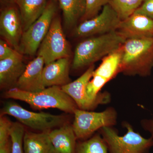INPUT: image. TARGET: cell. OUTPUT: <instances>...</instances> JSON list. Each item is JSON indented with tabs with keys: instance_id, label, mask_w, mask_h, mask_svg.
Here are the masks:
<instances>
[{
	"instance_id": "29",
	"label": "cell",
	"mask_w": 153,
	"mask_h": 153,
	"mask_svg": "<svg viewBox=\"0 0 153 153\" xmlns=\"http://www.w3.org/2000/svg\"><path fill=\"white\" fill-rule=\"evenodd\" d=\"M4 2L8 3V4H16L17 0H1Z\"/></svg>"
},
{
	"instance_id": "28",
	"label": "cell",
	"mask_w": 153,
	"mask_h": 153,
	"mask_svg": "<svg viewBox=\"0 0 153 153\" xmlns=\"http://www.w3.org/2000/svg\"><path fill=\"white\" fill-rule=\"evenodd\" d=\"M12 143L11 139L0 143V153H11Z\"/></svg>"
},
{
	"instance_id": "20",
	"label": "cell",
	"mask_w": 153,
	"mask_h": 153,
	"mask_svg": "<svg viewBox=\"0 0 153 153\" xmlns=\"http://www.w3.org/2000/svg\"><path fill=\"white\" fill-rule=\"evenodd\" d=\"M63 11L65 25L71 27L84 16L85 0H57Z\"/></svg>"
},
{
	"instance_id": "24",
	"label": "cell",
	"mask_w": 153,
	"mask_h": 153,
	"mask_svg": "<svg viewBox=\"0 0 153 153\" xmlns=\"http://www.w3.org/2000/svg\"><path fill=\"white\" fill-rule=\"evenodd\" d=\"M110 0H85V10L83 21L91 19L98 14L103 7L109 4ZM82 21V22H83Z\"/></svg>"
},
{
	"instance_id": "26",
	"label": "cell",
	"mask_w": 153,
	"mask_h": 153,
	"mask_svg": "<svg viewBox=\"0 0 153 153\" xmlns=\"http://www.w3.org/2000/svg\"><path fill=\"white\" fill-rule=\"evenodd\" d=\"M135 13L142 14L153 19V0H144Z\"/></svg>"
},
{
	"instance_id": "5",
	"label": "cell",
	"mask_w": 153,
	"mask_h": 153,
	"mask_svg": "<svg viewBox=\"0 0 153 153\" xmlns=\"http://www.w3.org/2000/svg\"><path fill=\"white\" fill-rule=\"evenodd\" d=\"M6 115L13 117L23 125L40 131L59 127L66 123L67 120L66 117L62 115L30 111L13 102H8L1 109V116Z\"/></svg>"
},
{
	"instance_id": "25",
	"label": "cell",
	"mask_w": 153,
	"mask_h": 153,
	"mask_svg": "<svg viewBox=\"0 0 153 153\" xmlns=\"http://www.w3.org/2000/svg\"><path fill=\"white\" fill-rule=\"evenodd\" d=\"M19 52L9 47L5 41H0V60H4L16 55Z\"/></svg>"
},
{
	"instance_id": "1",
	"label": "cell",
	"mask_w": 153,
	"mask_h": 153,
	"mask_svg": "<svg viewBox=\"0 0 153 153\" xmlns=\"http://www.w3.org/2000/svg\"><path fill=\"white\" fill-rule=\"evenodd\" d=\"M120 73L146 77L153 69V37L126 39L120 47Z\"/></svg>"
},
{
	"instance_id": "2",
	"label": "cell",
	"mask_w": 153,
	"mask_h": 153,
	"mask_svg": "<svg viewBox=\"0 0 153 153\" xmlns=\"http://www.w3.org/2000/svg\"><path fill=\"white\" fill-rule=\"evenodd\" d=\"M126 40L117 31L92 36L83 40L75 48L71 67L78 70L89 67L117 50Z\"/></svg>"
},
{
	"instance_id": "10",
	"label": "cell",
	"mask_w": 153,
	"mask_h": 153,
	"mask_svg": "<svg viewBox=\"0 0 153 153\" xmlns=\"http://www.w3.org/2000/svg\"><path fill=\"white\" fill-rule=\"evenodd\" d=\"M94 65L88 67L85 72L76 80L61 86L62 90L76 103L78 108L86 111L95 109L99 105L105 104L101 100H94L88 95L87 86L92 78Z\"/></svg>"
},
{
	"instance_id": "8",
	"label": "cell",
	"mask_w": 153,
	"mask_h": 153,
	"mask_svg": "<svg viewBox=\"0 0 153 153\" xmlns=\"http://www.w3.org/2000/svg\"><path fill=\"white\" fill-rule=\"evenodd\" d=\"M38 50V55L44 58L45 65L60 58L70 57V47L59 18L53 19Z\"/></svg>"
},
{
	"instance_id": "11",
	"label": "cell",
	"mask_w": 153,
	"mask_h": 153,
	"mask_svg": "<svg viewBox=\"0 0 153 153\" xmlns=\"http://www.w3.org/2000/svg\"><path fill=\"white\" fill-rule=\"evenodd\" d=\"M22 27L21 15L16 8L10 7L2 11L0 15V34L14 49L19 52L24 33Z\"/></svg>"
},
{
	"instance_id": "21",
	"label": "cell",
	"mask_w": 153,
	"mask_h": 153,
	"mask_svg": "<svg viewBox=\"0 0 153 153\" xmlns=\"http://www.w3.org/2000/svg\"><path fill=\"white\" fill-rule=\"evenodd\" d=\"M75 153H109L106 143L99 133L88 139L77 141Z\"/></svg>"
},
{
	"instance_id": "3",
	"label": "cell",
	"mask_w": 153,
	"mask_h": 153,
	"mask_svg": "<svg viewBox=\"0 0 153 153\" xmlns=\"http://www.w3.org/2000/svg\"><path fill=\"white\" fill-rule=\"evenodd\" d=\"M3 97L25 102L35 109L57 108L65 113L74 114L78 108L74 100L60 86L47 87L36 92H28L15 87L7 90L3 94Z\"/></svg>"
},
{
	"instance_id": "23",
	"label": "cell",
	"mask_w": 153,
	"mask_h": 153,
	"mask_svg": "<svg viewBox=\"0 0 153 153\" xmlns=\"http://www.w3.org/2000/svg\"><path fill=\"white\" fill-rule=\"evenodd\" d=\"M24 125L19 122L12 123L10 129V136L12 143L11 153H25L23 139L25 129Z\"/></svg>"
},
{
	"instance_id": "15",
	"label": "cell",
	"mask_w": 153,
	"mask_h": 153,
	"mask_svg": "<svg viewBox=\"0 0 153 153\" xmlns=\"http://www.w3.org/2000/svg\"><path fill=\"white\" fill-rule=\"evenodd\" d=\"M45 65L43 69V78L46 88L61 87L71 82L69 77V57L60 58Z\"/></svg>"
},
{
	"instance_id": "14",
	"label": "cell",
	"mask_w": 153,
	"mask_h": 153,
	"mask_svg": "<svg viewBox=\"0 0 153 153\" xmlns=\"http://www.w3.org/2000/svg\"><path fill=\"white\" fill-rule=\"evenodd\" d=\"M27 65L20 52L15 56L0 60V86L7 90L16 87Z\"/></svg>"
},
{
	"instance_id": "13",
	"label": "cell",
	"mask_w": 153,
	"mask_h": 153,
	"mask_svg": "<svg viewBox=\"0 0 153 153\" xmlns=\"http://www.w3.org/2000/svg\"><path fill=\"white\" fill-rule=\"evenodd\" d=\"M44 64V58L39 55L30 61L17 82L16 87L30 92H38L45 89L43 78Z\"/></svg>"
},
{
	"instance_id": "12",
	"label": "cell",
	"mask_w": 153,
	"mask_h": 153,
	"mask_svg": "<svg viewBox=\"0 0 153 153\" xmlns=\"http://www.w3.org/2000/svg\"><path fill=\"white\" fill-rule=\"evenodd\" d=\"M116 31L126 40L153 37V19L134 13L121 21Z\"/></svg>"
},
{
	"instance_id": "16",
	"label": "cell",
	"mask_w": 153,
	"mask_h": 153,
	"mask_svg": "<svg viewBox=\"0 0 153 153\" xmlns=\"http://www.w3.org/2000/svg\"><path fill=\"white\" fill-rule=\"evenodd\" d=\"M56 153H75L77 140L72 125L66 123L49 131Z\"/></svg>"
},
{
	"instance_id": "18",
	"label": "cell",
	"mask_w": 153,
	"mask_h": 153,
	"mask_svg": "<svg viewBox=\"0 0 153 153\" xmlns=\"http://www.w3.org/2000/svg\"><path fill=\"white\" fill-rule=\"evenodd\" d=\"M24 31L27 30L43 13L47 0H17Z\"/></svg>"
},
{
	"instance_id": "19",
	"label": "cell",
	"mask_w": 153,
	"mask_h": 153,
	"mask_svg": "<svg viewBox=\"0 0 153 153\" xmlns=\"http://www.w3.org/2000/svg\"><path fill=\"white\" fill-rule=\"evenodd\" d=\"M120 47L102 60L101 64L95 69L93 75L100 76L109 82L120 73L121 58Z\"/></svg>"
},
{
	"instance_id": "27",
	"label": "cell",
	"mask_w": 153,
	"mask_h": 153,
	"mask_svg": "<svg viewBox=\"0 0 153 153\" xmlns=\"http://www.w3.org/2000/svg\"><path fill=\"white\" fill-rule=\"evenodd\" d=\"M143 128L149 132L151 137L153 138V118L149 119H143L141 122Z\"/></svg>"
},
{
	"instance_id": "17",
	"label": "cell",
	"mask_w": 153,
	"mask_h": 153,
	"mask_svg": "<svg viewBox=\"0 0 153 153\" xmlns=\"http://www.w3.org/2000/svg\"><path fill=\"white\" fill-rule=\"evenodd\" d=\"M39 133L25 131L23 139L25 153H56L49 137V131Z\"/></svg>"
},
{
	"instance_id": "7",
	"label": "cell",
	"mask_w": 153,
	"mask_h": 153,
	"mask_svg": "<svg viewBox=\"0 0 153 153\" xmlns=\"http://www.w3.org/2000/svg\"><path fill=\"white\" fill-rule=\"evenodd\" d=\"M56 11L55 3L47 4L41 16L24 31L20 44L21 54L34 55L49 31Z\"/></svg>"
},
{
	"instance_id": "9",
	"label": "cell",
	"mask_w": 153,
	"mask_h": 153,
	"mask_svg": "<svg viewBox=\"0 0 153 153\" xmlns=\"http://www.w3.org/2000/svg\"><path fill=\"white\" fill-rule=\"evenodd\" d=\"M117 14L109 4L96 16L83 21L74 30L76 37H89L116 31L121 22Z\"/></svg>"
},
{
	"instance_id": "6",
	"label": "cell",
	"mask_w": 153,
	"mask_h": 153,
	"mask_svg": "<svg viewBox=\"0 0 153 153\" xmlns=\"http://www.w3.org/2000/svg\"><path fill=\"white\" fill-rule=\"evenodd\" d=\"M74 114L72 126L77 141L88 139L102 128L113 127L117 122V112L111 107L98 112L77 108Z\"/></svg>"
},
{
	"instance_id": "22",
	"label": "cell",
	"mask_w": 153,
	"mask_h": 153,
	"mask_svg": "<svg viewBox=\"0 0 153 153\" xmlns=\"http://www.w3.org/2000/svg\"><path fill=\"white\" fill-rule=\"evenodd\" d=\"M144 0H110L109 4L121 21L131 16L142 4Z\"/></svg>"
},
{
	"instance_id": "4",
	"label": "cell",
	"mask_w": 153,
	"mask_h": 153,
	"mask_svg": "<svg viewBox=\"0 0 153 153\" xmlns=\"http://www.w3.org/2000/svg\"><path fill=\"white\" fill-rule=\"evenodd\" d=\"M123 126L127 130L123 136H120L113 127H104L98 131L106 143L108 153H149L153 146V138L144 137L126 122Z\"/></svg>"
}]
</instances>
